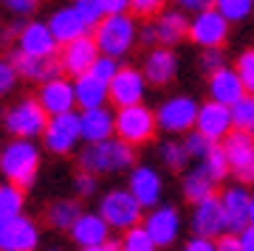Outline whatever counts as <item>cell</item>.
<instances>
[{
  "instance_id": "1",
  "label": "cell",
  "mask_w": 254,
  "mask_h": 251,
  "mask_svg": "<svg viewBox=\"0 0 254 251\" xmlns=\"http://www.w3.org/2000/svg\"><path fill=\"white\" fill-rule=\"evenodd\" d=\"M37 167H40V150L31 144V138H17L0 153V170L6 181L17 184L20 189H28L34 184Z\"/></svg>"
},
{
  "instance_id": "2",
  "label": "cell",
  "mask_w": 254,
  "mask_h": 251,
  "mask_svg": "<svg viewBox=\"0 0 254 251\" xmlns=\"http://www.w3.org/2000/svg\"><path fill=\"white\" fill-rule=\"evenodd\" d=\"M133 161H136L133 144H127L125 138H119V141H113V138H108V141H96L79 155L82 170H88V172L130 170Z\"/></svg>"
},
{
  "instance_id": "3",
  "label": "cell",
  "mask_w": 254,
  "mask_h": 251,
  "mask_svg": "<svg viewBox=\"0 0 254 251\" xmlns=\"http://www.w3.org/2000/svg\"><path fill=\"white\" fill-rule=\"evenodd\" d=\"M93 37L99 43L102 54L125 57L136 43V23H133V17H127L125 11L122 14H105L96 23V34Z\"/></svg>"
},
{
  "instance_id": "4",
  "label": "cell",
  "mask_w": 254,
  "mask_h": 251,
  "mask_svg": "<svg viewBox=\"0 0 254 251\" xmlns=\"http://www.w3.org/2000/svg\"><path fill=\"white\" fill-rule=\"evenodd\" d=\"M158 130V119L155 113H150L147 108H141V102L138 105H130V108H119L116 113V133L119 138H125L127 144H144L150 141Z\"/></svg>"
},
{
  "instance_id": "5",
  "label": "cell",
  "mask_w": 254,
  "mask_h": 251,
  "mask_svg": "<svg viewBox=\"0 0 254 251\" xmlns=\"http://www.w3.org/2000/svg\"><path fill=\"white\" fill-rule=\"evenodd\" d=\"M141 203H138V197L127 189H113L108 195L102 197V206H99V215L105 217L110 223V229H130V226H136L141 220Z\"/></svg>"
},
{
  "instance_id": "6",
  "label": "cell",
  "mask_w": 254,
  "mask_h": 251,
  "mask_svg": "<svg viewBox=\"0 0 254 251\" xmlns=\"http://www.w3.org/2000/svg\"><path fill=\"white\" fill-rule=\"evenodd\" d=\"M48 110L40 105V99H26L20 102L17 108H11L6 113V127L9 133H14L17 138H34V135H43L48 127Z\"/></svg>"
},
{
  "instance_id": "7",
  "label": "cell",
  "mask_w": 254,
  "mask_h": 251,
  "mask_svg": "<svg viewBox=\"0 0 254 251\" xmlns=\"http://www.w3.org/2000/svg\"><path fill=\"white\" fill-rule=\"evenodd\" d=\"M82 138V116H76L73 110L68 113H57V116L48 119V127L43 133V141L51 153L65 155L73 150V144Z\"/></svg>"
},
{
  "instance_id": "8",
  "label": "cell",
  "mask_w": 254,
  "mask_h": 251,
  "mask_svg": "<svg viewBox=\"0 0 254 251\" xmlns=\"http://www.w3.org/2000/svg\"><path fill=\"white\" fill-rule=\"evenodd\" d=\"M220 144H223V150H226L232 172L237 175V181L252 184L254 181V135L235 127Z\"/></svg>"
},
{
  "instance_id": "9",
  "label": "cell",
  "mask_w": 254,
  "mask_h": 251,
  "mask_svg": "<svg viewBox=\"0 0 254 251\" xmlns=\"http://www.w3.org/2000/svg\"><path fill=\"white\" fill-rule=\"evenodd\" d=\"M198 105H195V99L190 96H175L170 102H164L155 119H158V130L164 133H187L195 127L198 122Z\"/></svg>"
},
{
  "instance_id": "10",
  "label": "cell",
  "mask_w": 254,
  "mask_h": 251,
  "mask_svg": "<svg viewBox=\"0 0 254 251\" xmlns=\"http://www.w3.org/2000/svg\"><path fill=\"white\" fill-rule=\"evenodd\" d=\"M226 34H229V20L215 6L198 11V17L190 23V40L198 43L200 48H220L226 43Z\"/></svg>"
},
{
  "instance_id": "11",
  "label": "cell",
  "mask_w": 254,
  "mask_h": 251,
  "mask_svg": "<svg viewBox=\"0 0 254 251\" xmlns=\"http://www.w3.org/2000/svg\"><path fill=\"white\" fill-rule=\"evenodd\" d=\"M37 226L23 215L0 217V251H31L37 249Z\"/></svg>"
},
{
  "instance_id": "12",
  "label": "cell",
  "mask_w": 254,
  "mask_h": 251,
  "mask_svg": "<svg viewBox=\"0 0 254 251\" xmlns=\"http://www.w3.org/2000/svg\"><path fill=\"white\" fill-rule=\"evenodd\" d=\"M99 43H96V37H88L82 34L76 40L63 45V57H60V63H63L65 73H71V76H79V73L91 71L93 63L99 60Z\"/></svg>"
},
{
  "instance_id": "13",
  "label": "cell",
  "mask_w": 254,
  "mask_h": 251,
  "mask_svg": "<svg viewBox=\"0 0 254 251\" xmlns=\"http://www.w3.org/2000/svg\"><path fill=\"white\" fill-rule=\"evenodd\" d=\"M192 229H195V234H203V237H212V240H218L223 232H229L226 209L220 203V197L209 195V197H203L200 203H195Z\"/></svg>"
},
{
  "instance_id": "14",
  "label": "cell",
  "mask_w": 254,
  "mask_h": 251,
  "mask_svg": "<svg viewBox=\"0 0 254 251\" xmlns=\"http://www.w3.org/2000/svg\"><path fill=\"white\" fill-rule=\"evenodd\" d=\"M195 130L212 138V141H223L232 130H235V119H232V108L223 105V102H206L203 108L198 110V122H195Z\"/></svg>"
},
{
  "instance_id": "15",
  "label": "cell",
  "mask_w": 254,
  "mask_h": 251,
  "mask_svg": "<svg viewBox=\"0 0 254 251\" xmlns=\"http://www.w3.org/2000/svg\"><path fill=\"white\" fill-rule=\"evenodd\" d=\"M110 223L102 215H79L76 223L71 226V237L73 243L85 251H102L105 243L110 240Z\"/></svg>"
},
{
  "instance_id": "16",
  "label": "cell",
  "mask_w": 254,
  "mask_h": 251,
  "mask_svg": "<svg viewBox=\"0 0 254 251\" xmlns=\"http://www.w3.org/2000/svg\"><path fill=\"white\" fill-rule=\"evenodd\" d=\"M144 73L136 68H119V73L110 79V102L116 108H130L144 99Z\"/></svg>"
},
{
  "instance_id": "17",
  "label": "cell",
  "mask_w": 254,
  "mask_h": 251,
  "mask_svg": "<svg viewBox=\"0 0 254 251\" xmlns=\"http://www.w3.org/2000/svg\"><path fill=\"white\" fill-rule=\"evenodd\" d=\"M11 63L17 68L20 76L26 79H37V82H48V79H57L63 76V63H57L54 57H34V54H26L23 48H17L11 54Z\"/></svg>"
},
{
  "instance_id": "18",
  "label": "cell",
  "mask_w": 254,
  "mask_h": 251,
  "mask_svg": "<svg viewBox=\"0 0 254 251\" xmlns=\"http://www.w3.org/2000/svg\"><path fill=\"white\" fill-rule=\"evenodd\" d=\"M246 93H249V90H246L237 68L232 71V68L223 65V68H218L215 73H209V96L215 99V102H223L229 108H235Z\"/></svg>"
},
{
  "instance_id": "19",
  "label": "cell",
  "mask_w": 254,
  "mask_h": 251,
  "mask_svg": "<svg viewBox=\"0 0 254 251\" xmlns=\"http://www.w3.org/2000/svg\"><path fill=\"white\" fill-rule=\"evenodd\" d=\"M40 105L48 110V116H57V113H68L76 105V90H73V82L57 76V79L43 82L40 88Z\"/></svg>"
},
{
  "instance_id": "20",
  "label": "cell",
  "mask_w": 254,
  "mask_h": 251,
  "mask_svg": "<svg viewBox=\"0 0 254 251\" xmlns=\"http://www.w3.org/2000/svg\"><path fill=\"white\" fill-rule=\"evenodd\" d=\"M73 90H76V105L82 110L102 108L110 99V82L99 79L93 71H85L79 76H73Z\"/></svg>"
},
{
  "instance_id": "21",
  "label": "cell",
  "mask_w": 254,
  "mask_h": 251,
  "mask_svg": "<svg viewBox=\"0 0 254 251\" xmlns=\"http://www.w3.org/2000/svg\"><path fill=\"white\" fill-rule=\"evenodd\" d=\"M17 40H20V48L34 57H54L57 45H60L51 26H46V23H28V26H23Z\"/></svg>"
},
{
  "instance_id": "22",
  "label": "cell",
  "mask_w": 254,
  "mask_h": 251,
  "mask_svg": "<svg viewBox=\"0 0 254 251\" xmlns=\"http://www.w3.org/2000/svg\"><path fill=\"white\" fill-rule=\"evenodd\" d=\"M220 203L226 209V220H229V232H243L246 226L252 223L249 220V212H252V195L246 192L243 187H232L220 195Z\"/></svg>"
},
{
  "instance_id": "23",
  "label": "cell",
  "mask_w": 254,
  "mask_h": 251,
  "mask_svg": "<svg viewBox=\"0 0 254 251\" xmlns=\"http://www.w3.org/2000/svg\"><path fill=\"white\" fill-rule=\"evenodd\" d=\"M116 133V116L102 108H91V110H82V138L88 144L96 141H108L110 135Z\"/></svg>"
},
{
  "instance_id": "24",
  "label": "cell",
  "mask_w": 254,
  "mask_h": 251,
  "mask_svg": "<svg viewBox=\"0 0 254 251\" xmlns=\"http://www.w3.org/2000/svg\"><path fill=\"white\" fill-rule=\"evenodd\" d=\"M130 192L138 197V203L144 209H155L161 197V178L150 167H136L130 175Z\"/></svg>"
},
{
  "instance_id": "25",
  "label": "cell",
  "mask_w": 254,
  "mask_h": 251,
  "mask_svg": "<svg viewBox=\"0 0 254 251\" xmlns=\"http://www.w3.org/2000/svg\"><path fill=\"white\" fill-rule=\"evenodd\" d=\"M48 26H51V31H54V37H57V43H60V45L71 43V40H76V37H82V34H88V31H91V26L85 23V17H82L73 6L60 9L54 17H51Z\"/></svg>"
},
{
  "instance_id": "26",
  "label": "cell",
  "mask_w": 254,
  "mask_h": 251,
  "mask_svg": "<svg viewBox=\"0 0 254 251\" xmlns=\"http://www.w3.org/2000/svg\"><path fill=\"white\" fill-rule=\"evenodd\" d=\"M147 229H150V234H153L155 246H170V243L178 237V226H181V220H178V212L170 206H155L153 215L147 217Z\"/></svg>"
},
{
  "instance_id": "27",
  "label": "cell",
  "mask_w": 254,
  "mask_h": 251,
  "mask_svg": "<svg viewBox=\"0 0 254 251\" xmlns=\"http://www.w3.org/2000/svg\"><path fill=\"white\" fill-rule=\"evenodd\" d=\"M144 76L153 85H167L175 76V54L170 51V45L150 51V57L144 63Z\"/></svg>"
},
{
  "instance_id": "28",
  "label": "cell",
  "mask_w": 254,
  "mask_h": 251,
  "mask_svg": "<svg viewBox=\"0 0 254 251\" xmlns=\"http://www.w3.org/2000/svg\"><path fill=\"white\" fill-rule=\"evenodd\" d=\"M215 184H218V178L209 172L206 164H200L198 170H192L190 175H187V181H184V195H187V200H192V203H200L203 197L215 195Z\"/></svg>"
},
{
  "instance_id": "29",
  "label": "cell",
  "mask_w": 254,
  "mask_h": 251,
  "mask_svg": "<svg viewBox=\"0 0 254 251\" xmlns=\"http://www.w3.org/2000/svg\"><path fill=\"white\" fill-rule=\"evenodd\" d=\"M155 26H158V37H161L164 45L181 43L184 37L190 34V23H187V17H184L181 11H167Z\"/></svg>"
},
{
  "instance_id": "30",
  "label": "cell",
  "mask_w": 254,
  "mask_h": 251,
  "mask_svg": "<svg viewBox=\"0 0 254 251\" xmlns=\"http://www.w3.org/2000/svg\"><path fill=\"white\" fill-rule=\"evenodd\" d=\"M48 223L54 226V229H68L71 232V226L76 223V217L82 215V209L76 200H57L48 206Z\"/></svg>"
},
{
  "instance_id": "31",
  "label": "cell",
  "mask_w": 254,
  "mask_h": 251,
  "mask_svg": "<svg viewBox=\"0 0 254 251\" xmlns=\"http://www.w3.org/2000/svg\"><path fill=\"white\" fill-rule=\"evenodd\" d=\"M122 249H125V251H153V249H158V246H155L150 229L136 223V226H130V229H125Z\"/></svg>"
},
{
  "instance_id": "32",
  "label": "cell",
  "mask_w": 254,
  "mask_h": 251,
  "mask_svg": "<svg viewBox=\"0 0 254 251\" xmlns=\"http://www.w3.org/2000/svg\"><path fill=\"white\" fill-rule=\"evenodd\" d=\"M23 209V189L17 184H0V217H11V215H20Z\"/></svg>"
},
{
  "instance_id": "33",
  "label": "cell",
  "mask_w": 254,
  "mask_h": 251,
  "mask_svg": "<svg viewBox=\"0 0 254 251\" xmlns=\"http://www.w3.org/2000/svg\"><path fill=\"white\" fill-rule=\"evenodd\" d=\"M158 153H161V161L167 164L170 170H175V172L184 170V167H187V161L192 158L190 150H187V144H184V141H164Z\"/></svg>"
},
{
  "instance_id": "34",
  "label": "cell",
  "mask_w": 254,
  "mask_h": 251,
  "mask_svg": "<svg viewBox=\"0 0 254 251\" xmlns=\"http://www.w3.org/2000/svg\"><path fill=\"white\" fill-rule=\"evenodd\" d=\"M232 119H235L237 130H246V133L254 135V93H246L232 108Z\"/></svg>"
},
{
  "instance_id": "35",
  "label": "cell",
  "mask_w": 254,
  "mask_h": 251,
  "mask_svg": "<svg viewBox=\"0 0 254 251\" xmlns=\"http://www.w3.org/2000/svg\"><path fill=\"white\" fill-rule=\"evenodd\" d=\"M203 164H206L209 172H212V175H215L218 181H223V178L229 175V170H232V164H229V155H226V150H223V144H220V141L212 144V150L206 153Z\"/></svg>"
},
{
  "instance_id": "36",
  "label": "cell",
  "mask_w": 254,
  "mask_h": 251,
  "mask_svg": "<svg viewBox=\"0 0 254 251\" xmlns=\"http://www.w3.org/2000/svg\"><path fill=\"white\" fill-rule=\"evenodd\" d=\"M252 6H254V0H215V9H218L220 14L229 20V23L249 17Z\"/></svg>"
},
{
  "instance_id": "37",
  "label": "cell",
  "mask_w": 254,
  "mask_h": 251,
  "mask_svg": "<svg viewBox=\"0 0 254 251\" xmlns=\"http://www.w3.org/2000/svg\"><path fill=\"white\" fill-rule=\"evenodd\" d=\"M73 9L79 11L82 17H85V23H88L91 28H96V23L105 17L102 0H73Z\"/></svg>"
},
{
  "instance_id": "38",
  "label": "cell",
  "mask_w": 254,
  "mask_h": 251,
  "mask_svg": "<svg viewBox=\"0 0 254 251\" xmlns=\"http://www.w3.org/2000/svg\"><path fill=\"white\" fill-rule=\"evenodd\" d=\"M184 144H187V150H190L192 158H206V153L212 150V144H215V141H212V138H206L200 130H192V133H187Z\"/></svg>"
},
{
  "instance_id": "39",
  "label": "cell",
  "mask_w": 254,
  "mask_h": 251,
  "mask_svg": "<svg viewBox=\"0 0 254 251\" xmlns=\"http://www.w3.org/2000/svg\"><path fill=\"white\" fill-rule=\"evenodd\" d=\"M237 73H240L246 90L254 93V48H249V51H243L237 57Z\"/></svg>"
},
{
  "instance_id": "40",
  "label": "cell",
  "mask_w": 254,
  "mask_h": 251,
  "mask_svg": "<svg viewBox=\"0 0 254 251\" xmlns=\"http://www.w3.org/2000/svg\"><path fill=\"white\" fill-rule=\"evenodd\" d=\"M119 57H110V54H99V60L93 63V68L91 71L99 76V79H105V82H110L113 76L119 73V63H116Z\"/></svg>"
},
{
  "instance_id": "41",
  "label": "cell",
  "mask_w": 254,
  "mask_h": 251,
  "mask_svg": "<svg viewBox=\"0 0 254 251\" xmlns=\"http://www.w3.org/2000/svg\"><path fill=\"white\" fill-rule=\"evenodd\" d=\"M14 79H17V68L11 60H0V96H6L11 88H14Z\"/></svg>"
},
{
  "instance_id": "42",
  "label": "cell",
  "mask_w": 254,
  "mask_h": 251,
  "mask_svg": "<svg viewBox=\"0 0 254 251\" xmlns=\"http://www.w3.org/2000/svg\"><path fill=\"white\" fill-rule=\"evenodd\" d=\"M130 9L136 17H153L164 9V0H130Z\"/></svg>"
},
{
  "instance_id": "43",
  "label": "cell",
  "mask_w": 254,
  "mask_h": 251,
  "mask_svg": "<svg viewBox=\"0 0 254 251\" xmlns=\"http://www.w3.org/2000/svg\"><path fill=\"white\" fill-rule=\"evenodd\" d=\"M218 68H223V51L220 48H206L203 57H200V71L215 73Z\"/></svg>"
},
{
  "instance_id": "44",
  "label": "cell",
  "mask_w": 254,
  "mask_h": 251,
  "mask_svg": "<svg viewBox=\"0 0 254 251\" xmlns=\"http://www.w3.org/2000/svg\"><path fill=\"white\" fill-rule=\"evenodd\" d=\"M76 192H79L82 197H88L96 192V172H88V170H82V175L76 178Z\"/></svg>"
},
{
  "instance_id": "45",
  "label": "cell",
  "mask_w": 254,
  "mask_h": 251,
  "mask_svg": "<svg viewBox=\"0 0 254 251\" xmlns=\"http://www.w3.org/2000/svg\"><path fill=\"white\" fill-rule=\"evenodd\" d=\"M218 249L220 251H240V234L237 232H223L218 237Z\"/></svg>"
},
{
  "instance_id": "46",
  "label": "cell",
  "mask_w": 254,
  "mask_h": 251,
  "mask_svg": "<svg viewBox=\"0 0 254 251\" xmlns=\"http://www.w3.org/2000/svg\"><path fill=\"white\" fill-rule=\"evenodd\" d=\"M218 243H212V237H203V234H195L190 243H187V251H215Z\"/></svg>"
},
{
  "instance_id": "47",
  "label": "cell",
  "mask_w": 254,
  "mask_h": 251,
  "mask_svg": "<svg viewBox=\"0 0 254 251\" xmlns=\"http://www.w3.org/2000/svg\"><path fill=\"white\" fill-rule=\"evenodd\" d=\"M6 9L14 14H31L37 9V0H6Z\"/></svg>"
},
{
  "instance_id": "48",
  "label": "cell",
  "mask_w": 254,
  "mask_h": 251,
  "mask_svg": "<svg viewBox=\"0 0 254 251\" xmlns=\"http://www.w3.org/2000/svg\"><path fill=\"white\" fill-rule=\"evenodd\" d=\"M175 3L187 11H203V9H212L215 6V0H175Z\"/></svg>"
},
{
  "instance_id": "49",
  "label": "cell",
  "mask_w": 254,
  "mask_h": 251,
  "mask_svg": "<svg viewBox=\"0 0 254 251\" xmlns=\"http://www.w3.org/2000/svg\"><path fill=\"white\" fill-rule=\"evenodd\" d=\"M102 9L105 14H122L130 9V0H102Z\"/></svg>"
},
{
  "instance_id": "50",
  "label": "cell",
  "mask_w": 254,
  "mask_h": 251,
  "mask_svg": "<svg viewBox=\"0 0 254 251\" xmlns=\"http://www.w3.org/2000/svg\"><path fill=\"white\" fill-rule=\"evenodd\" d=\"M240 234V251H254V223H249Z\"/></svg>"
},
{
  "instance_id": "51",
  "label": "cell",
  "mask_w": 254,
  "mask_h": 251,
  "mask_svg": "<svg viewBox=\"0 0 254 251\" xmlns=\"http://www.w3.org/2000/svg\"><path fill=\"white\" fill-rule=\"evenodd\" d=\"M155 43H161V37H158V26H144L141 28V45H155Z\"/></svg>"
},
{
  "instance_id": "52",
  "label": "cell",
  "mask_w": 254,
  "mask_h": 251,
  "mask_svg": "<svg viewBox=\"0 0 254 251\" xmlns=\"http://www.w3.org/2000/svg\"><path fill=\"white\" fill-rule=\"evenodd\" d=\"M119 249V243L116 240H108V243H105V249H102V251H116Z\"/></svg>"
},
{
  "instance_id": "53",
  "label": "cell",
  "mask_w": 254,
  "mask_h": 251,
  "mask_svg": "<svg viewBox=\"0 0 254 251\" xmlns=\"http://www.w3.org/2000/svg\"><path fill=\"white\" fill-rule=\"evenodd\" d=\"M249 220L254 223V197H252V212H249Z\"/></svg>"
}]
</instances>
